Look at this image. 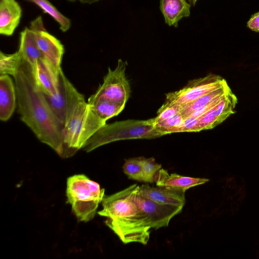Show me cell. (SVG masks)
<instances>
[{
	"instance_id": "cell-1",
	"label": "cell",
	"mask_w": 259,
	"mask_h": 259,
	"mask_svg": "<svg viewBox=\"0 0 259 259\" xmlns=\"http://www.w3.org/2000/svg\"><path fill=\"white\" fill-rule=\"evenodd\" d=\"M14 78L21 120L41 142L50 147L62 158L64 126L38 88L32 67L22 60Z\"/></svg>"
},
{
	"instance_id": "cell-2",
	"label": "cell",
	"mask_w": 259,
	"mask_h": 259,
	"mask_svg": "<svg viewBox=\"0 0 259 259\" xmlns=\"http://www.w3.org/2000/svg\"><path fill=\"white\" fill-rule=\"evenodd\" d=\"M133 184L104 197L99 215L106 218L105 225L124 244L138 242L146 245L150 228L147 217L134 200Z\"/></svg>"
},
{
	"instance_id": "cell-3",
	"label": "cell",
	"mask_w": 259,
	"mask_h": 259,
	"mask_svg": "<svg viewBox=\"0 0 259 259\" xmlns=\"http://www.w3.org/2000/svg\"><path fill=\"white\" fill-rule=\"evenodd\" d=\"M106 123L91 110L88 102H80L63 128L62 158L72 156Z\"/></svg>"
},
{
	"instance_id": "cell-4",
	"label": "cell",
	"mask_w": 259,
	"mask_h": 259,
	"mask_svg": "<svg viewBox=\"0 0 259 259\" xmlns=\"http://www.w3.org/2000/svg\"><path fill=\"white\" fill-rule=\"evenodd\" d=\"M163 135L154 127L153 118L116 121L102 126L87 141L82 149L90 152L100 146L117 141L155 139Z\"/></svg>"
},
{
	"instance_id": "cell-5",
	"label": "cell",
	"mask_w": 259,
	"mask_h": 259,
	"mask_svg": "<svg viewBox=\"0 0 259 259\" xmlns=\"http://www.w3.org/2000/svg\"><path fill=\"white\" fill-rule=\"evenodd\" d=\"M104 192L98 183L84 175H75L67 179V200L79 222H87L94 218Z\"/></svg>"
},
{
	"instance_id": "cell-6",
	"label": "cell",
	"mask_w": 259,
	"mask_h": 259,
	"mask_svg": "<svg viewBox=\"0 0 259 259\" xmlns=\"http://www.w3.org/2000/svg\"><path fill=\"white\" fill-rule=\"evenodd\" d=\"M127 65L126 61L119 59L114 69L108 67L103 83L89 98L125 105L131 94L130 85L125 73Z\"/></svg>"
},
{
	"instance_id": "cell-7",
	"label": "cell",
	"mask_w": 259,
	"mask_h": 259,
	"mask_svg": "<svg viewBox=\"0 0 259 259\" xmlns=\"http://www.w3.org/2000/svg\"><path fill=\"white\" fill-rule=\"evenodd\" d=\"M44 95L53 112L63 126L78 104L85 100L84 96L67 78L62 69L59 73L58 92L53 96Z\"/></svg>"
},
{
	"instance_id": "cell-8",
	"label": "cell",
	"mask_w": 259,
	"mask_h": 259,
	"mask_svg": "<svg viewBox=\"0 0 259 259\" xmlns=\"http://www.w3.org/2000/svg\"><path fill=\"white\" fill-rule=\"evenodd\" d=\"M226 82L221 76L210 74L191 80L182 89L166 94V101L180 105L188 104L221 87Z\"/></svg>"
},
{
	"instance_id": "cell-9",
	"label": "cell",
	"mask_w": 259,
	"mask_h": 259,
	"mask_svg": "<svg viewBox=\"0 0 259 259\" xmlns=\"http://www.w3.org/2000/svg\"><path fill=\"white\" fill-rule=\"evenodd\" d=\"M133 196L143 212L147 217L151 228L158 229L168 226L170 220L180 213L183 207L174 205L161 204L142 195L139 186L133 184Z\"/></svg>"
},
{
	"instance_id": "cell-10",
	"label": "cell",
	"mask_w": 259,
	"mask_h": 259,
	"mask_svg": "<svg viewBox=\"0 0 259 259\" xmlns=\"http://www.w3.org/2000/svg\"><path fill=\"white\" fill-rule=\"evenodd\" d=\"M30 28L34 32L38 47L44 58L59 72L62 69L61 63L64 53L63 45L46 30L40 16L31 22Z\"/></svg>"
},
{
	"instance_id": "cell-11",
	"label": "cell",
	"mask_w": 259,
	"mask_h": 259,
	"mask_svg": "<svg viewBox=\"0 0 259 259\" xmlns=\"http://www.w3.org/2000/svg\"><path fill=\"white\" fill-rule=\"evenodd\" d=\"M139 192L143 196L159 204L184 207L186 191L167 187H151L148 184L139 186Z\"/></svg>"
},
{
	"instance_id": "cell-12",
	"label": "cell",
	"mask_w": 259,
	"mask_h": 259,
	"mask_svg": "<svg viewBox=\"0 0 259 259\" xmlns=\"http://www.w3.org/2000/svg\"><path fill=\"white\" fill-rule=\"evenodd\" d=\"M38 88L45 95L53 96L58 92L59 73L44 58L39 59L33 69Z\"/></svg>"
},
{
	"instance_id": "cell-13",
	"label": "cell",
	"mask_w": 259,
	"mask_h": 259,
	"mask_svg": "<svg viewBox=\"0 0 259 259\" xmlns=\"http://www.w3.org/2000/svg\"><path fill=\"white\" fill-rule=\"evenodd\" d=\"M17 103L16 87L9 75H0V119L8 121L14 113Z\"/></svg>"
},
{
	"instance_id": "cell-14",
	"label": "cell",
	"mask_w": 259,
	"mask_h": 259,
	"mask_svg": "<svg viewBox=\"0 0 259 259\" xmlns=\"http://www.w3.org/2000/svg\"><path fill=\"white\" fill-rule=\"evenodd\" d=\"M21 13L15 0H0V34L12 35L20 23Z\"/></svg>"
},
{
	"instance_id": "cell-15",
	"label": "cell",
	"mask_w": 259,
	"mask_h": 259,
	"mask_svg": "<svg viewBox=\"0 0 259 259\" xmlns=\"http://www.w3.org/2000/svg\"><path fill=\"white\" fill-rule=\"evenodd\" d=\"M209 181L205 178L184 177L176 174H169L167 170L160 168L154 176L157 186L167 187L186 191L196 186L203 184Z\"/></svg>"
},
{
	"instance_id": "cell-16",
	"label": "cell",
	"mask_w": 259,
	"mask_h": 259,
	"mask_svg": "<svg viewBox=\"0 0 259 259\" xmlns=\"http://www.w3.org/2000/svg\"><path fill=\"white\" fill-rule=\"evenodd\" d=\"M160 9L166 23L175 27H178L179 20L190 14V5L186 0H160Z\"/></svg>"
},
{
	"instance_id": "cell-17",
	"label": "cell",
	"mask_w": 259,
	"mask_h": 259,
	"mask_svg": "<svg viewBox=\"0 0 259 259\" xmlns=\"http://www.w3.org/2000/svg\"><path fill=\"white\" fill-rule=\"evenodd\" d=\"M21 53L22 59L26 61L34 69L37 61L44 57L40 51L35 37L34 31L25 27L20 33V45L18 49Z\"/></svg>"
},
{
	"instance_id": "cell-18",
	"label": "cell",
	"mask_w": 259,
	"mask_h": 259,
	"mask_svg": "<svg viewBox=\"0 0 259 259\" xmlns=\"http://www.w3.org/2000/svg\"><path fill=\"white\" fill-rule=\"evenodd\" d=\"M229 89L230 87L226 82L217 90L199 97L192 102L181 105L180 113L184 117H187L197 109L219 100Z\"/></svg>"
},
{
	"instance_id": "cell-19",
	"label": "cell",
	"mask_w": 259,
	"mask_h": 259,
	"mask_svg": "<svg viewBox=\"0 0 259 259\" xmlns=\"http://www.w3.org/2000/svg\"><path fill=\"white\" fill-rule=\"evenodd\" d=\"M88 103L91 110L103 121L117 116L124 109L125 105L119 104L106 100L89 98Z\"/></svg>"
},
{
	"instance_id": "cell-20",
	"label": "cell",
	"mask_w": 259,
	"mask_h": 259,
	"mask_svg": "<svg viewBox=\"0 0 259 259\" xmlns=\"http://www.w3.org/2000/svg\"><path fill=\"white\" fill-rule=\"evenodd\" d=\"M237 99L230 88L221 98L217 108V123H222L230 115L235 112Z\"/></svg>"
},
{
	"instance_id": "cell-21",
	"label": "cell",
	"mask_w": 259,
	"mask_h": 259,
	"mask_svg": "<svg viewBox=\"0 0 259 259\" xmlns=\"http://www.w3.org/2000/svg\"><path fill=\"white\" fill-rule=\"evenodd\" d=\"M21 52L18 50L11 54L0 52V75H11L13 77L18 71L22 61Z\"/></svg>"
},
{
	"instance_id": "cell-22",
	"label": "cell",
	"mask_w": 259,
	"mask_h": 259,
	"mask_svg": "<svg viewBox=\"0 0 259 259\" xmlns=\"http://www.w3.org/2000/svg\"><path fill=\"white\" fill-rule=\"evenodd\" d=\"M34 3L38 6L44 12L49 14L60 25L62 32L67 31L70 27L69 19L62 15L48 0H26Z\"/></svg>"
},
{
	"instance_id": "cell-23",
	"label": "cell",
	"mask_w": 259,
	"mask_h": 259,
	"mask_svg": "<svg viewBox=\"0 0 259 259\" xmlns=\"http://www.w3.org/2000/svg\"><path fill=\"white\" fill-rule=\"evenodd\" d=\"M184 117L179 112L170 118L155 123L154 127L164 135L177 132H182Z\"/></svg>"
},
{
	"instance_id": "cell-24",
	"label": "cell",
	"mask_w": 259,
	"mask_h": 259,
	"mask_svg": "<svg viewBox=\"0 0 259 259\" xmlns=\"http://www.w3.org/2000/svg\"><path fill=\"white\" fill-rule=\"evenodd\" d=\"M142 157L129 158L125 160L122 166L124 173L132 180L143 182Z\"/></svg>"
},
{
	"instance_id": "cell-25",
	"label": "cell",
	"mask_w": 259,
	"mask_h": 259,
	"mask_svg": "<svg viewBox=\"0 0 259 259\" xmlns=\"http://www.w3.org/2000/svg\"><path fill=\"white\" fill-rule=\"evenodd\" d=\"M143 182L153 183L154 182V176L159 169L161 168V164L155 162L154 158H141Z\"/></svg>"
},
{
	"instance_id": "cell-26",
	"label": "cell",
	"mask_w": 259,
	"mask_h": 259,
	"mask_svg": "<svg viewBox=\"0 0 259 259\" xmlns=\"http://www.w3.org/2000/svg\"><path fill=\"white\" fill-rule=\"evenodd\" d=\"M181 105L165 101L159 109L157 116L153 119V124L164 121L178 113L180 112Z\"/></svg>"
},
{
	"instance_id": "cell-27",
	"label": "cell",
	"mask_w": 259,
	"mask_h": 259,
	"mask_svg": "<svg viewBox=\"0 0 259 259\" xmlns=\"http://www.w3.org/2000/svg\"><path fill=\"white\" fill-rule=\"evenodd\" d=\"M218 104L199 118V126L200 131L212 128L218 125L216 118Z\"/></svg>"
},
{
	"instance_id": "cell-28",
	"label": "cell",
	"mask_w": 259,
	"mask_h": 259,
	"mask_svg": "<svg viewBox=\"0 0 259 259\" xmlns=\"http://www.w3.org/2000/svg\"><path fill=\"white\" fill-rule=\"evenodd\" d=\"M199 118L192 116L184 117L182 132H200Z\"/></svg>"
},
{
	"instance_id": "cell-29",
	"label": "cell",
	"mask_w": 259,
	"mask_h": 259,
	"mask_svg": "<svg viewBox=\"0 0 259 259\" xmlns=\"http://www.w3.org/2000/svg\"><path fill=\"white\" fill-rule=\"evenodd\" d=\"M247 25L251 30L259 32V12L254 14L251 17Z\"/></svg>"
},
{
	"instance_id": "cell-30",
	"label": "cell",
	"mask_w": 259,
	"mask_h": 259,
	"mask_svg": "<svg viewBox=\"0 0 259 259\" xmlns=\"http://www.w3.org/2000/svg\"><path fill=\"white\" fill-rule=\"evenodd\" d=\"M69 2H74L75 1H79L83 4H92L93 3L98 2L99 0H68Z\"/></svg>"
},
{
	"instance_id": "cell-31",
	"label": "cell",
	"mask_w": 259,
	"mask_h": 259,
	"mask_svg": "<svg viewBox=\"0 0 259 259\" xmlns=\"http://www.w3.org/2000/svg\"><path fill=\"white\" fill-rule=\"evenodd\" d=\"M189 1L191 4H193V5H195L196 2L197 0H188Z\"/></svg>"
}]
</instances>
